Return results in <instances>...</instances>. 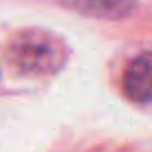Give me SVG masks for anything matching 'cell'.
<instances>
[{"label":"cell","mask_w":152,"mask_h":152,"mask_svg":"<svg viewBox=\"0 0 152 152\" xmlns=\"http://www.w3.org/2000/svg\"><path fill=\"white\" fill-rule=\"evenodd\" d=\"M13 64L22 66L24 71L49 73L60 64V46L53 44V38L46 33L29 31L20 35L11 44Z\"/></svg>","instance_id":"cell-1"},{"label":"cell","mask_w":152,"mask_h":152,"mask_svg":"<svg viewBox=\"0 0 152 152\" xmlns=\"http://www.w3.org/2000/svg\"><path fill=\"white\" fill-rule=\"evenodd\" d=\"M124 93L132 102H152V51L137 55L124 71Z\"/></svg>","instance_id":"cell-2"},{"label":"cell","mask_w":152,"mask_h":152,"mask_svg":"<svg viewBox=\"0 0 152 152\" xmlns=\"http://www.w3.org/2000/svg\"><path fill=\"white\" fill-rule=\"evenodd\" d=\"M82 11L95 13V15H108V18H119L128 13L132 7V0H73Z\"/></svg>","instance_id":"cell-3"}]
</instances>
